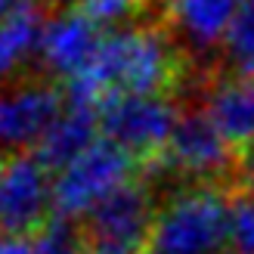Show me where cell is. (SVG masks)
Instances as JSON below:
<instances>
[{"instance_id":"obj_1","label":"cell","mask_w":254,"mask_h":254,"mask_svg":"<svg viewBox=\"0 0 254 254\" xmlns=\"http://www.w3.org/2000/svg\"><path fill=\"white\" fill-rule=\"evenodd\" d=\"M183 56L158 25H127L103 37L96 59L65 81L68 106H99L109 93L168 96L183 81Z\"/></svg>"},{"instance_id":"obj_2","label":"cell","mask_w":254,"mask_h":254,"mask_svg":"<svg viewBox=\"0 0 254 254\" xmlns=\"http://www.w3.org/2000/svg\"><path fill=\"white\" fill-rule=\"evenodd\" d=\"M230 208L223 186H186L158 211L149 254H226Z\"/></svg>"},{"instance_id":"obj_3","label":"cell","mask_w":254,"mask_h":254,"mask_svg":"<svg viewBox=\"0 0 254 254\" xmlns=\"http://www.w3.org/2000/svg\"><path fill=\"white\" fill-rule=\"evenodd\" d=\"M239 149L226 139L205 109L180 115L164 155L143 168V177H180L189 186H233Z\"/></svg>"},{"instance_id":"obj_4","label":"cell","mask_w":254,"mask_h":254,"mask_svg":"<svg viewBox=\"0 0 254 254\" xmlns=\"http://www.w3.org/2000/svg\"><path fill=\"white\" fill-rule=\"evenodd\" d=\"M99 133L121 146L139 171L158 161L168 149L180 112L168 96H133V93H109L96 106Z\"/></svg>"},{"instance_id":"obj_5","label":"cell","mask_w":254,"mask_h":254,"mask_svg":"<svg viewBox=\"0 0 254 254\" xmlns=\"http://www.w3.org/2000/svg\"><path fill=\"white\" fill-rule=\"evenodd\" d=\"M136 174L139 164L121 146L99 136L90 149L53 177V214L68 220L87 217L106 195L130 183Z\"/></svg>"},{"instance_id":"obj_6","label":"cell","mask_w":254,"mask_h":254,"mask_svg":"<svg viewBox=\"0 0 254 254\" xmlns=\"http://www.w3.org/2000/svg\"><path fill=\"white\" fill-rule=\"evenodd\" d=\"M53 217V174L34 152L0 155V233L31 239Z\"/></svg>"},{"instance_id":"obj_7","label":"cell","mask_w":254,"mask_h":254,"mask_svg":"<svg viewBox=\"0 0 254 254\" xmlns=\"http://www.w3.org/2000/svg\"><path fill=\"white\" fill-rule=\"evenodd\" d=\"M155 198L146 180H133L106 195L81 220L90 245L112 248H149V236L155 226Z\"/></svg>"},{"instance_id":"obj_8","label":"cell","mask_w":254,"mask_h":254,"mask_svg":"<svg viewBox=\"0 0 254 254\" xmlns=\"http://www.w3.org/2000/svg\"><path fill=\"white\" fill-rule=\"evenodd\" d=\"M62 112L65 93L47 81H31L0 93V152L37 146Z\"/></svg>"},{"instance_id":"obj_9","label":"cell","mask_w":254,"mask_h":254,"mask_svg":"<svg viewBox=\"0 0 254 254\" xmlns=\"http://www.w3.org/2000/svg\"><path fill=\"white\" fill-rule=\"evenodd\" d=\"M103 28L93 22L81 6L62 9L47 19L44 41H41V62L56 78H74L96 59L103 47Z\"/></svg>"},{"instance_id":"obj_10","label":"cell","mask_w":254,"mask_h":254,"mask_svg":"<svg viewBox=\"0 0 254 254\" xmlns=\"http://www.w3.org/2000/svg\"><path fill=\"white\" fill-rule=\"evenodd\" d=\"M158 3L168 25L186 37L189 47L211 53L214 47H223L226 31L245 0H158Z\"/></svg>"},{"instance_id":"obj_11","label":"cell","mask_w":254,"mask_h":254,"mask_svg":"<svg viewBox=\"0 0 254 254\" xmlns=\"http://www.w3.org/2000/svg\"><path fill=\"white\" fill-rule=\"evenodd\" d=\"M205 112L236 149L254 143V74H217Z\"/></svg>"},{"instance_id":"obj_12","label":"cell","mask_w":254,"mask_h":254,"mask_svg":"<svg viewBox=\"0 0 254 254\" xmlns=\"http://www.w3.org/2000/svg\"><path fill=\"white\" fill-rule=\"evenodd\" d=\"M103 136L99 133V112L96 106H68L65 103V112L59 115V121L47 130V136L34 146V155L41 158V164L50 171V174H59L62 168L87 152L96 139Z\"/></svg>"},{"instance_id":"obj_13","label":"cell","mask_w":254,"mask_h":254,"mask_svg":"<svg viewBox=\"0 0 254 254\" xmlns=\"http://www.w3.org/2000/svg\"><path fill=\"white\" fill-rule=\"evenodd\" d=\"M47 19L41 9L19 12L12 19L0 22V81L9 78L31 53H41Z\"/></svg>"},{"instance_id":"obj_14","label":"cell","mask_w":254,"mask_h":254,"mask_svg":"<svg viewBox=\"0 0 254 254\" xmlns=\"http://www.w3.org/2000/svg\"><path fill=\"white\" fill-rule=\"evenodd\" d=\"M31 245L34 254H90V239L81 220L56 217V214L31 236Z\"/></svg>"},{"instance_id":"obj_15","label":"cell","mask_w":254,"mask_h":254,"mask_svg":"<svg viewBox=\"0 0 254 254\" xmlns=\"http://www.w3.org/2000/svg\"><path fill=\"white\" fill-rule=\"evenodd\" d=\"M223 62L233 68V74H254V3L251 0L242 3L230 31H226Z\"/></svg>"},{"instance_id":"obj_16","label":"cell","mask_w":254,"mask_h":254,"mask_svg":"<svg viewBox=\"0 0 254 254\" xmlns=\"http://www.w3.org/2000/svg\"><path fill=\"white\" fill-rule=\"evenodd\" d=\"M226 254H254V195L248 192L233 195Z\"/></svg>"},{"instance_id":"obj_17","label":"cell","mask_w":254,"mask_h":254,"mask_svg":"<svg viewBox=\"0 0 254 254\" xmlns=\"http://www.w3.org/2000/svg\"><path fill=\"white\" fill-rule=\"evenodd\" d=\"M146 3H149V0H87L81 9L93 22L106 25V22H121L127 16H133V12L146 9Z\"/></svg>"},{"instance_id":"obj_18","label":"cell","mask_w":254,"mask_h":254,"mask_svg":"<svg viewBox=\"0 0 254 254\" xmlns=\"http://www.w3.org/2000/svg\"><path fill=\"white\" fill-rule=\"evenodd\" d=\"M233 186H236V192H248V195H254V143L245 146V149H239Z\"/></svg>"},{"instance_id":"obj_19","label":"cell","mask_w":254,"mask_h":254,"mask_svg":"<svg viewBox=\"0 0 254 254\" xmlns=\"http://www.w3.org/2000/svg\"><path fill=\"white\" fill-rule=\"evenodd\" d=\"M37 3L41 0H0V22L19 16V12H31V9H37Z\"/></svg>"},{"instance_id":"obj_20","label":"cell","mask_w":254,"mask_h":254,"mask_svg":"<svg viewBox=\"0 0 254 254\" xmlns=\"http://www.w3.org/2000/svg\"><path fill=\"white\" fill-rule=\"evenodd\" d=\"M0 254H34V245H31V239L3 236V242H0Z\"/></svg>"},{"instance_id":"obj_21","label":"cell","mask_w":254,"mask_h":254,"mask_svg":"<svg viewBox=\"0 0 254 254\" xmlns=\"http://www.w3.org/2000/svg\"><path fill=\"white\" fill-rule=\"evenodd\" d=\"M62 3H65V9H74V6H84L87 0H62Z\"/></svg>"},{"instance_id":"obj_22","label":"cell","mask_w":254,"mask_h":254,"mask_svg":"<svg viewBox=\"0 0 254 254\" xmlns=\"http://www.w3.org/2000/svg\"><path fill=\"white\" fill-rule=\"evenodd\" d=\"M251 3H254V0H251Z\"/></svg>"}]
</instances>
